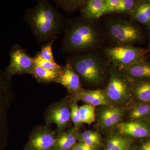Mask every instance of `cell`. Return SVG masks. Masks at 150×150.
<instances>
[{
  "label": "cell",
  "mask_w": 150,
  "mask_h": 150,
  "mask_svg": "<svg viewBox=\"0 0 150 150\" xmlns=\"http://www.w3.org/2000/svg\"><path fill=\"white\" fill-rule=\"evenodd\" d=\"M140 1L138 0H121V2L115 13L123 14L131 16L136 8Z\"/></svg>",
  "instance_id": "25"
},
{
  "label": "cell",
  "mask_w": 150,
  "mask_h": 150,
  "mask_svg": "<svg viewBox=\"0 0 150 150\" xmlns=\"http://www.w3.org/2000/svg\"><path fill=\"white\" fill-rule=\"evenodd\" d=\"M44 117L45 125L56 124L57 134L69 128L71 120L68 97L50 105L46 109Z\"/></svg>",
  "instance_id": "9"
},
{
  "label": "cell",
  "mask_w": 150,
  "mask_h": 150,
  "mask_svg": "<svg viewBox=\"0 0 150 150\" xmlns=\"http://www.w3.org/2000/svg\"><path fill=\"white\" fill-rule=\"evenodd\" d=\"M57 38H55L41 46V50L38 53L42 58L51 62H56L53 55L52 46Z\"/></svg>",
  "instance_id": "27"
},
{
  "label": "cell",
  "mask_w": 150,
  "mask_h": 150,
  "mask_svg": "<svg viewBox=\"0 0 150 150\" xmlns=\"http://www.w3.org/2000/svg\"><path fill=\"white\" fill-rule=\"evenodd\" d=\"M121 2V0H106L104 16L114 14Z\"/></svg>",
  "instance_id": "29"
},
{
  "label": "cell",
  "mask_w": 150,
  "mask_h": 150,
  "mask_svg": "<svg viewBox=\"0 0 150 150\" xmlns=\"http://www.w3.org/2000/svg\"><path fill=\"white\" fill-rule=\"evenodd\" d=\"M146 53L144 49L130 45L109 46L103 51L108 63L119 69L144 60L146 58Z\"/></svg>",
  "instance_id": "7"
},
{
  "label": "cell",
  "mask_w": 150,
  "mask_h": 150,
  "mask_svg": "<svg viewBox=\"0 0 150 150\" xmlns=\"http://www.w3.org/2000/svg\"><path fill=\"white\" fill-rule=\"evenodd\" d=\"M140 150H148L146 143L143 144L140 148Z\"/></svg>",
  "instance_id": "34"
},
{
  "label": "cell",
  "mask_w": 150,
  "mask_h": 150,
  "mask_svg": "<svg viewBox=\"0 0 150 150\" xmlns=\"http://www.w3.org/2000/svg\"><path fill=\"white\" fill-rule=\"evenodd\" d=\"M81 143L98 150L102 147V142L100 135L84 140Z\"/></svg>",
  "instance_id": "30"
},
{
  "label": "cell",
  "mask_w": 150,
  "mask_h": 150,
  "mask_svg": "<svg viewBox=\"0 0 150 150\" xmlns=\"http://www.w3.org/2000/svg\"><path fill=\"white\" fill-rule=\"evenodd\" d=\"M66 63L79 75L81 81L90 86L102 84L109 76V63L103 54L96 51L71 54Z\"/></svg>",
  "instance_id": "3"
},
{
  "label": "cell",
  "mask_w": 150,
  "mask_h": 150,
  "mask_svg": "<svg viewBox=\"0 0 150 150\" xmlns=\"http://www.w3.org/2000/svg\"><path fill=\"white\" fill-rule=\"evenodd\" d=\"M60 71L46 69L35 64L32 75L39 83H56Z\"/></svg>",
  "instance_id": "20"
},
{
  "label": "cell",
  "mask_w": 150,
  "mask_h": 150,
  "mask_svg": "<svg viewBox=\"0 0 150 150\" xmlns=\"http://www.w3.org/2000/svg\"><path fill=\"white\" fill-rule=\"evenodd\" d=\"M24 18L40 44L58 37L66 23L62 14L46 0L38 1L35 6L28 10Z\"/></svg>",
  "instance_id": "2"
},
{
  "label": "cell",
  "mask_w": 150,
  "mask_h": 150,
  "mask_svg": "<svg viewBox=\"0 0 150 150\" xmlns=\"http://www.w3.org/2000/svg\"><path fill=\"white\" fill-rule=\"evenodd\" d=\"M120 134L135 138H143L150 136V127L139 120L121 122L117 125Z\"/></svg>",
  "instance_id": "13"
},
{
  "label": "cell",
  "mask_w": 150,
  "mask_h": 150,
  "mask_svg": "<svg viewBox=\"0 0 150 150\" xmlns=\"http://www.w3.org/2000/svg\"><path fill=\"white\" fill-rule=\"evenodd\" d=\"M110 42L109 47L134 46L143 42L145 35L137 22L119 17H110L105 20L103 25Z\"/></svg>",
  "instance_id": "4"
},
{
  "label": "cell",
  "mask_w": 150,
  "mask_h": 150,
  "mask_svg": "<svg viewBox=\"0 0 150 150\" xmlns=\"http://www.w3.org/2000/svg\"><path fill=\"white\" fill-rule=\"evenodd\" d=\"M16 97L11 80L0 68V150L5 149L8 144L9 110Z\"/></svg>",
  "instance_id": "5"
},
{
  "label": "cell",
  "mask_w": 150,
  "mask_h": 150,
  "mask_svg": "<svg viewBox=\"0 0 150 150\" xmlns=\"http://www.w3.org/2000/svg\"><path fill=\"white\" fill-rule=\"evenodd\" d=\"M87 0H56L54 1L57 8L62 9L68 12H74L80 9Z\"/></svg>",
  "instance_id": "21"
},
{
  "label": "cell",
  "mask_w": 150,
  "mask_h": 150,
  "mask_svg": "<svg viewBox=\"0 0 150 150\" xmlns=\"http://www.w3.org/2000/svg\"><path fill=\"white\" fill-rule=\"evenodd\" d=\"M105 4L106 0H87L80 9L81 17L88 20L97 21L104 16Z\"/></svg>",
  "instance_id": "16"
},
{
  "label": "cell",
  "mask_w": 150,
  "mask_h": 150,
  "mask_svg": "<svg viewBox=\"0 0 150 150\" xmlns=\"http://www.w3.org/2000/svg\"><path fill=\"white\" fill-rule=\"evenodd\" d=\"M33 58L35 64L43 69L56 71H60L62 69V67L58 64L56 62H51L43 59L40 56L38 52Z\"/></svg>",
  "instance_id": "26"
},
{
  "label": "cell",
  "mask_w": 150,
  "mask_h": 150,
  "mask_svg": "<svg viewBox=\"0 0 150 150\" xmlns=\"http://www.w3.org/2000/svg\"><path fill=\"white\" fill-rule=\"evenodd\" d=\"M127 150H138L137 149H134V148H131L130 147H129V149H128Z\"/></svg>",
  "instance_id": "36"
},
{
  "label": "cell",
  "mask_w": 150,
  "mask_h": 150,
  "mask_svg": "<svg viewBox=\"0 0 150 150\" xmlns=\"http://www.w3.org/2000/svg\"><path fill=\"white\" fill-rule=\"evenodd\" d=\"M125 113V109L121 106L102 105L96 112V119L101 129L107 130L121 123Z\"/></svg>",
  "instance_id": "11"
},
{
  "label": "cell",
  "mask_w": 150,
  "mask_h": 150,
  "mask_svg": "<svg viewBox=\"0 0 150 150\" xmlns=\"http://www.w3.org/2000/svg\"><path fill=\"white\" fill-rule=\"evenodd\" d=\"M56 83L64 86L70 95L76 94L85 90L79 75L68 63L62 67Z\"/></svg>",
  "instance_id": "12"
},
{
  "label": "cell",
  "mask_w": 150,
  "mask_h": 150,
  "mask_svg": "<svg viewBox=\"0 0 150 150\" xmlns=\"http://www.w3.org/2000/svg\"><path fill=\"white\" fill-rule=\"evenodd\" d=\"M68 97L70 99L80 100L84 102L85 104L91 105L93 106H102L110 105V100H108L104 90L97 89L94 90H86L76 94L70 95Z\"/></svg>",
  "instance_id": "14"
},
{
  "label": "cell",
  "mask_w": 150,
  "mask_h": 150,
  "mask_svg": "<svg viewBox=\"0 0 150 150\" xmlns=\"http://www.w3.org/2000/svg\"><path fill=\"white\" fill-rule=\"evenodd\" d=\"M146 143V144L148 150H150V142H147Z\"/></svg>",
  "instance_id": "35"
},
{
  "label": "cell",
  "mask_w": 150,
  "mask_h": 150,
  "mask_svg": "<svg viewBox=\"0 0 150 150\" xmlns=\"http://www.w3.org/2000/svg\"><path fill=\"white\" fill-rule=\"evenodd\" d=\"M132 97L144 103L150 102V79L132 81Z\"/></svg>",
  "instance_id": "19"
},
{
  "label": "cell",
  "mask_w": 150,
  "mask_h": 150,
  "mask_svg": "<svg viewBox=\"0 0 150 150\" xmlns=\"http://www.w3.org/2000/svg\"><path fill=\"white\" fill-rule=\"evenodd\" d=\"M130 16L131 20L137 23L150 25V0L140 1Z\"/></svg>",
  "instance_id": "18"
},
{
  "label": "cell",
  "mask_w": 150,
  "mask_h": 150,
  "mask_svg": "<svg viewBox=\"0 0 150 150\" xmlns=\"http://www.w3.org/2000/svg\"><path fill=\"white\" fill-rule=\"evenodd\" d=\"M109 80L104 90L110 103L121 105L132 97V81L120 69L109 64Z\"/></svg>",
  "instance_id": "6"
},
{
  "label": "cell",
  "mask_w": 150,
  "mask_h": 150,
  "mask_svg": "<svg viewBox=\"0 0 150 150\" xmlns=\"http://www.w3.org/2000/svg\"><path fill=\"white\" fill-rule=\"evenodd\" d=\"M81 119L82 123L91 125L96 120V107L91 105L85 104L79 106Z\"/></svg>",
  "instance_id": "23"
},
{
  "label": "cell",
  "mask_w": 150,
  "mask_h": 150,
  "mask_svg": "<svg viewBox=\"0 0 150 150\" xmlns=\"http://www.w3.org/2000/svg\"><path fill=\"white\" fill-rule=\"evenodd\" d=\"M71 150H99L95 148L91 147L89 146L83 144V143H76L73 147Z\"/></svg>",
  "instance_id": "33"
},
{
  "label": "cell",
  "mask_w": 150,
  "mask_h": 150,
  "mask_svg": "<svg viewBox=\"0 0 150 150\" xmlns=\"http://www.w3.org/2000/svg\"><path fill=\"white\" fill-rule=\"evenodd\" d=\"M9 56V64L4 71L7 77L11 80L16 75H32L35 66L34 58L25 49L18 44L14 45L10 51Z\"/></svg>",
  "instance_id": "8"
},
{
  "label": "cell",
  "mask_w": 150,
  "mask_h": 150,
  "mask_svg": "<svg viewBox=\"0 0 150 150\" xmlns=\"http://www.w3.org/2000/svg\"><path fill=\"white\" fill-rule=\"evenodd\" d=\"M99 135H100L99 133L91 130L85 131L82 133L78 132L77 142L78 143H81L84 140L89 139L92 137H97Z\"/></svg>",
  "instance_id": "31"
},
{
  "label": "cell",
  "mask_w": 150,
  "mask_h": 150,
  "mask_svg": "<svg viewBox=\"0 0 150 150\" xmlns=\"http://www.w3.org/2000/svg\"><path fill=\"white\" fill-rule=\"evenodd\" d=\"M56 130L46 125L33 128L23 150H52L57 137Z\"/></svg>",
  "instance_id": "10"
},
{
  "label": "cell",
  "mask_w": 150,
  "mask_h": 150,
  "mask_svg": "<svg viewBox=\"0 0 150 150\" xmlns=\"http://www.w3.org/2000/svg\"><path fill=\"white\" fill-rule=\"evenodd\" d=\"M130 144L131 141L130 139L126 137L123 142L110 150H127L130 147Z\"/></svg>",
  "instance_id": "32"
},
{
  "label": "cell",
  "mask_w": 150,
  "mask_h": 150,
  "mask_svg": "<svg viewBox=\"0 0 150 150\" xmlns=\"http://www.w3.org/2000/svg\"><path fill=\"white\" fill-rule=\"evenodd\" d=\"M150 115V104L147 103H139L132 108L129 113L131 121L139 120Z\"/></svg>",
  "instance_id": "22"
},
{
  "label": "cell",
  "mask_w": 150,
  "mask_h": 150,
  "mask_svg": "<svg viewBox=\"0 0 150 150\" xmlns=\"http://www.w3.org/2000/svg\"><path fill=\"white\" fill-rule=\"evenodd\" d=\"M148 60H149V62H150V56L149 57V59H148Z\"/></svg>",
  "instance_id": "37"
},
{
  "label": "cell",
  "mask_w": 150,
  "mask_h": 150,
  "mask_svg": "<svg viewBox=\"0 0 150 150\" xmlns=\"http://www.w3.org/2000/svg\"><path fill=\"white\" fill-rule=\"evenodd\" d=\"M67 97L69 101L71 120L74 124V127L79 131L83 123L80 113L79 106L78 105L77 101L70 99Z\"/></svg>",
  "instance_id": "24"
},
{
  "label": "cell",
  "mask_w": 150,
  "mask_h": 150,
  "mask_svg": "<svg viewBox=\"0 0 150 150\" xmlns=\"http://www.w3.org/2000/svg\"><path fill=\"white\" fill-rule=\"evenodd\" d=\"M78 131L71 127L57 134L52 150H71L77 142Z\"/></svg>",
  "instance_id": "17"
},
{
  "label": "cell",
  "mask_w": 150,
  "mask_h": 150,
  "mask_svg": "<svg viewBox=\"0 0 150 150\" xmlns=\"http://www.w3.org/2000/svg\"><path fill=\"white\" fill-rule=\"evenodd\" d=\"M62 50L65 54H81L102 48L107 40L104 28L97 21L82 17L66 21Z\"/></svg>",
  "instance_id": "1"
},
{
  "label": "cell",
  "mask_w": 150,
  "mask_h": 150,
  "mask_svg": "<svg viewBox=\"0 0 150 150\" xmlns=\"http://www.w3.org/2000/svg\"><path fill=\"white\" fill-rule=\"evenodd\" d=\"M126 137L123 136H112L110 137L106 142L104 146V150H110L112 148L115 147V146L119 144L121 142L126 139Z\"/></svg>",
  "instance_id": "28"
},
{
  "label": "cell",
  "mask_w": 150,
  "mask_h": 150,
  "mask_svg": "<svg viewBox=\"0 0 150 150\" xmlns=\"http://www.w3.org/2000/svg\"><path fill=\"white\" fill-rule=\"evenodd\" d=\"M120 70L131 81L150 79V62L147 57L141 62Z\"/></svg>",
  "instance_id": "15"
}]
</instances>
